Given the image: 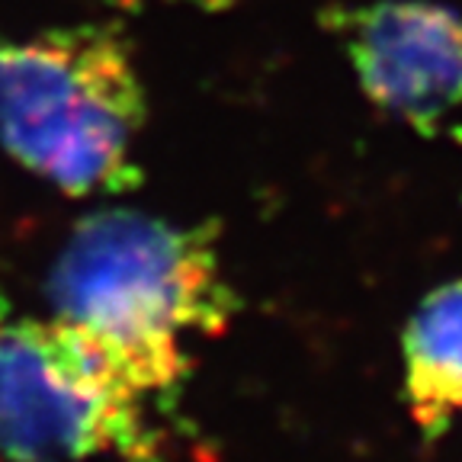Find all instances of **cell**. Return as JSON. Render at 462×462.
Returning <instances> with one entry per match:
<instances>
[{"label":"cell","mask_w":462,"mask_h":462,"mask_svg":"<svg viewBox=\"0 0 462 462\" xmlns=\"http://www.w3.org/2000/svg\"><path fill=\"white\" fill-rule=\"evenodd\" d=\"M363 94L411 129L437 135L462 109V14L427 0L331 7Z\"/></svg>","instance_id":"cell-4"},{"label":"cell","mask_w":462,"mask_h":462,"mask_svg":"<svg viewBox=\"0 0 462 462\" xmlns=\"http://www.w3.org/2000/svg\"><path fill=\"white\" fill-rule=\"evenodd\" d=\"M402 356L408 411L440 437L462 414V280L427 292L404 328Z\"/></svg>","instance_id":"cell-5"},{"label":"cell","mask_w":462,"mask_h":462,"mask_svg":"<svg viewBox=\"0 0 462 462\" xmlns=\"http://www.w3.org/2000/svg\"><path fill=\"white\" fill-rule=\"evenodd\" d=\"M148 106L123 32L100 23L0 39V148L71 196L138 183Z\"/></svg>","instance_id":"cell-2"},{"label":"cell","mask_w":462,"mask_h":462,"mask_svg":"<svg viewBox=\"0 0 462 462\" xmlns=\"http://www.w3.org/2000/svg\"><path fill=\"white\" fill-rule=\"evenodd\" d=\"M51 321L138 398H171L189 373V340L235 315L216 231L106 209L74 225L49 280Z\"/></svg>","instance_id":"cell-1"},{"label":"cell","mask_w":462,"mask_h":462,"mask_svg":"<svg viewBox=\"0 0 462 462\" xmlns=\"http://www.w3.org/2000/svg\"><path fill=\"white\" fill-rule=\"evenodd\" d=\"M144 398L51 318L0 296V456L7 462H158Z\"/></svg>","instance_id":"cell-3"}]
</instances>
